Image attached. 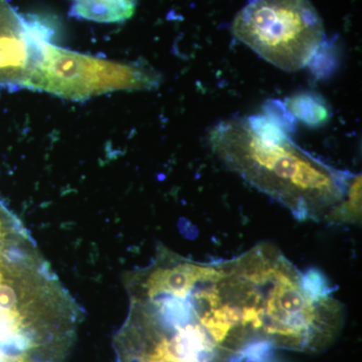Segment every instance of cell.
<instances>
[{
    "label": "cell",
    "instance_id": "5b68a950",
    "mask_svg": "<svg viewBox=\"0 0 362 362\" xmlns=\"http://www.w3.org/2000/svg\"><path fill=\"white\" fill-rule=\"evenodd\" d=\"M232 32L286 71L305 68L325 37L323 21L310 0H250L235 16Z\"/></svg>",
    "mask_w": 362,
    "mask_h": 362
},
{
    "label": "cell",
    "instance_id": "277c9868",
    "mask_svg": "<svg viewBox=\"0 0 362 362\" xmlns=\"http://www.w3.org/2000/svg\"><path fill=\"white\" fill-rule=\"evenodd\" d=\"M162 76L142 63H124L71 51L45 37L23 89L86 101L107 93L158 89Z\"/></svg>",
    "mask_w": 362,
    "mask_h": 362
},
{
    "label": "cell",
    "instance_id": "7a4b0ae2",
    "mask_svg": "<svg viewBox=\"0 0 362 362\" xmlns=\"http://www.w3.org/2000/svg\"><path fill=\"white\" fill-rule=\"evenodd\" d=\"M83 309L0 199V362H65Z\"/></svg>",
    "mask_w": 362,
    "mask_h": 362
},
{
    "label": "cell",
    "instance_id": "8fae6325",
    "mask_svg": "<svg viewBox=\"0 0 362 362\" xmlns=\"http://www.w3.org/2000/svg\"><path fill=\"white\" fill-rule=\"evenodd\" d=\"M263 112L264 115L277 124L286 134H294L297 128V120L284 102L277 99L267 100L263 105Z\"/></svg>",
    "mask_w": 362,
    "mask_h": 362
},
{
    "label": "cell",
    "instance_id": "9c48e42d",
    "mask_svg": "<svg viewBox=\"0 0 362 362\" xmlns=\"http://www.w3.org/2000/svg\"><path fill=\"white\" fill-rule=\"evenodd\" d=\"M341 64V49L337 40L324 37L306 66L318 81L328 80L334 75Z\"/></svg>",
    "mask_w": 362,
    "mask_h": 362
},
{
    "label": "cell",
    "instance_id": "30bf717a",
    "mask_svg": "<svg viewBox=\"0 0 362 362\" xmlns=\"http://www.w3.org/2000/svg\"><path fill=\"white\" fill-rule=\"evenodd\" d=\"M361 221V175H352L343 201L328 214L325 221L335 225L358 223Z\"/></svg>",
    "mask_w": 362,
    "mask_h": 362
},
{
    "label": "cell",
    "instance_id": "8992f818",
    "mask_svg": "<svg viewBox=\"0 0 362 362\" xmlns=\"http://www.w3.org/2000/svg\"><path fill=\"white\" fill-rule=\"evenodd\" d=\"M49 30L21 16L8 0H0V87L23 88Z\"/></svg>",
    "mask_w": 362,
    "mask_h": 362
},
{
    "label": "cell",
    "instance_id": "3957f363",
    "mask_svg": "<svg viewBox=\"0 0 362 362\" xmlns=\"http://www.w3.org/2000/svg\"><path fill=\"white\" fill-rule=\"evenodd\" d=\"M209 144L226 168L300 221H325L344 199L354 175L312 156L291 137L262 139L240 117L216 124Z\"/></svg>",
    "mask_w": 362,
    "mask_h": 362
},
{
    "label": "cell",
    "instance_id": "ba28073f",
    "mask_svg": "<svg viewBox=\"0 0 362 362\" xmlns=\"http://www.w3.org/2000/svg\"><path fill=\"white\" fill-rule=\"evenodd\" d=\"M296 120L309 128H320L329 122L332 110L325 98L314 90H301L285 99Z\"/></svg>",
    "mask_w": 362,
    "mask_h": 362
},
{
    "label": "cell",
    "instance_id": "6da1fadb",
    "mask_svg": "<svg viewBox=\"0 0 362 362\" xmlns=\"http://www.w3.org/2000/svg\"><path fill=\"white\" fill-rule=\"evenodd\" d=\"M221 271L223 294L249 337L273 347L319 351L341 328L342 304L320 274L301 273L274 245L259 243L221 262Z\"/></svg>",
    "mask_w": 362,
    "mask_h": 362
},
{
    "label": "cell",
    "instance_id": "52a82bcc",
    "mask_svg": "<svg viewBox=\"0 0 362 362\" xmlns=\"http://www.w3.org/2000/svg\"><path fill=\"white\" fill-rule=\"evenodd\" d=\"M137 0H71L70 14L99 23H123L132 18Z\"/></svg>",
    "mask_w": 362,
    "mask_h": 362
}]
</instances>
